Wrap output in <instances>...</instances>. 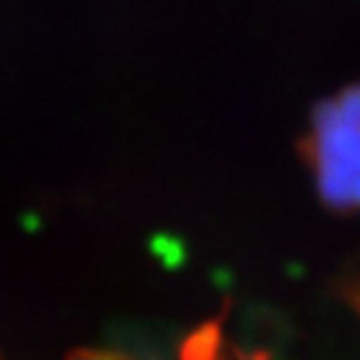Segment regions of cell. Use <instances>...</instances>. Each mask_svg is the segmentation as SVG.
Returning a JSON list of instances; mask_svg holds the SVG:
<instances>
[{"label": "cell", "instance_id": "obj_1", "mask_svg": "<svg viewBox=\"0 0 360 360\" xmlns=\"http://www.w3.org/2000/svg\"><path fill=\"white\" fill-rule=\"evenodd\" d=\"M309 158L323 200L334 208L360 211V83L318 110Z\"/></svg>", "mask_w": 360, "mask_h": 360}]
</instances>
